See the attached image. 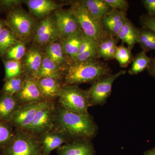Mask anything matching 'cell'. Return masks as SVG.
<instances>
[{
	"mask_svg": "<svg viewBox=\"0 0 155 155\" xmlns=\"http://www.w3.org/2000/svg\"><path fill=\"white\" fill-rule=\"evenodd\" d=\"M147 69L150 75L155 78V58L153 60L151 64Z\"/></svg>",
	"mask_w": 155,
	"mask_h": 155,
	"instance_id": "cell-38",
	"label": "cell"
},
{
	"mask_svg": "<svg viewBox=\"0 0 155 155\" xmlns=\"http://www.w3.org/2000/svg\"><path fill=\"white\" fill-rule=\"evenodd\" d=\"M59 105L62 108L75 113L88 115L90 107L87 92L78 85L62 86L58 95Z\"/></svg>",
	"mask_w": 155,
	"mask_h": 155,
	"instance_id": "cell-6",
	"label": "cell"
},
{
	"mask_svg": "<svg viewBox=\"0 0 155 155\" xmlns=\"http://www.w3.org/2000/svg\"><path fill=\"white\" fill-rule=\"evenodd\" d=\"M140 22L143 28H147L155 33V17L145 15L142 16Z\"/></svg>",
	"mask_w": 155,
	"mask_h": 155,
	"instance_id": "cell-35",
	"label": "cell"
},
{
	"mask_svg": "<svg viewBox=\"0 0 155 155\" xmlns=\"http://www.w3.org/2000/svg\"><path fill=\"white\" fill-rule=\"evenodd\" d=\"M81 2L91 15L101 22L103 17L112 10L105 0H84Z\"/></svg>",
	"mask_w": 155,
	"mask_h": 155,
	"instance_id": "cell-21",
	"label": "cell"
},
{
	"mask_svg": "<svg viewBox=\"0 0 155 155\" xmlns=\"http://www.w3.org/2000/svg\"><path fill=\"white\" fill-rule=\"evenodd\" d=\"M109 72L107 65L97 58L83 62H73L66 71L64 86L77 85L84 83L93 84L107 75Z\"/></svg>",
	"mask_w": 155,
	"mask_h": 155,
	"instance_id": "cell-2",
	"label": "cell"
},
{
	"mask_svg": "<svg viewBox=\"0 0 155 155\" xmlns=\"http://www.w3.org/2000/svg\"><path fill=\"white\" fill-rule=\"evenodd\" d=\"M144 155H155V148L147 150L145 152Z\"/></svg>",
	"mask_w": 155,
	"mask_h": 155,
	"instance_id": "cell-39",
	"label": "cell"
},
{
	"mask_svg": "<svg viewBox=\"0 0 155 155\" xmlns=\"http://www.w3.org/2000/svg\"><path fill=\"white\" fill-rule=\"evenodd\" d=\"M14 127L9 122L0 119V150H2L11 142L14 138Z\"/></svg>",
	"mask_w": 155,
	"mask_h": 155,
	"instance_id": "cell-28",
	"label": "cell"
},
{
	"mask_svg": "<svg viewBox=\"0 0 155 155\" xmlns=\"http://www.w3.org/2000/svg\"><path fill=\"white\" fill-rule=\"evenodd\" d=\"M51 101L45 100L22 104L12 115L9 122L15 129L26 130L38 111Z\"/></svg>",
	"mask_w": 155,
	"mask_h": 155,
	"instance_id": "cell-9",
	"label": "cell"
},
{
	"mask_svg": "<svg viewBox=\"0 0 155 155\" xmlns=\"http://www.w3.org/2000/svg\"><path fill=\"white\" fill-rule=\"evenodd\" d=\"M44 77L52 78L58 80H60L62 77L61 67L46 54L43 56L41 67L36 79Z\"/></svg>",
	"mask_w": 155,
	"mask_h": 155,
	"instance_id": "cell-23",
	"label": "cell"
},
{
	"mask_svg": "<svg viewBox=\"0 0 155 155\" xmlns=\"http://www.w3.org/2000/svg\"><path fill=\"white\" fill-rule=\"evenodd\" d=\"M25 2L31 14L37 18H45L60 7V5L50 0H27Z\"/></svg>",
	"mask_w": 155,
	"mask_h": 155,
	"instance_id": "cell-16",
	"label": "cell"
},
{
	"mask_svg": "<svg viewBox=\"0 0 155 155\" xmlns=\"http://www.w3.org/2000/svg\"><path fill=\"white\" fill-rule=\"evenodd\" d=\"M0 155H42L38 138L26 130L14 129V138Z\"/></svg>",
	"mask_w": 155,
	"mask_h": 155,
	"instance_id": "cell-4",
	"label": "cell"
},
{
	"mask_svg": "<svg viewBox=\"0 0 155 155\" xmlns=\"http://www.w3.org/2000/svg\"><path fill=\"white\" fill-rule=\"evenodd\" d=\"M45 54L60 67L66 62L62 43L54 41L48 45Z\"/></svg>",
	"mask_w": 155,
	"mask_h": 155,
	"instance_id": "cell-26",
	"label": "cell"
},
{
	"mask_svg": "<svg viewBox=\"0 0 155 155\" xmlns=\"http://www.w3.org/2000/svg\"><path fill=\"white\" fill-rule=\"evenodd\" d=\"M54 18L62 40L72 35L82 31L77 20L69 10H56Z\"/></svg>",
	"mask_w": 155,
	"mask_h": 155,
	"instance_id": "cell-11",
	"label": "cell"
},
{
	"mask_svg": "<svg viewBox=\"0 0 155 155\" xmlns=\"http://www.w3.org/2000/svg\"><path fill=\"white\" fill-rule=\"evenodd\" d=\"M142 3L147 11L148 15L155 17V0H143Z\"/></svg>",
	"mask_w": 155,
	"mask_h": 155,
	"instance_id": "cell-36",
	"label": "cell"
},
{
	"mask_svg": "<svg viewBox=\"0 0 155 155\" xmlns=\"http://www.w3.org/2000/svg\"><path fill=\"white\" fill-rule=\"evenodd\" d=\"M25 54V42L19 41L6 53L5 56L8 60L20 61Z\"/></svg>",
	"mask_w": 155,
	"mask_h": 155,
	"instance_id": "cell-33",
	"label": "cell"
},
{
	"mask_svg": "<svg viewBox=\"0 0 155 155\" xmlns=\"http://www.w3.org/2000/svg\"><path fill=\"white\" fill-rule=\"evenodd\" d=\"M33 38L35 42L41 46H47L60 38L54 17L48 16L37 23Z\"/></svg>",
	"mask_w": 155,
	"mask_h": 155,
	"instance_id": "cell-10",
	"label": "cell"
},
{
	"mask_svg": "<svg viewBox=\"0 0 155 155\" xmlns=\"http://www.w3.org/2000/svg\"><path fill=\"white\" fill-rule=\"evenodd\" d=\"M21 3L20 1H1L0 5L5 7L6 8H11L19 5Z\"/></svg>",
	"mask_w": 155,
	"mask_h": 155,
	"instance_id": "cell-37",
	"label": "cell"
},
{
	"mask_svg": "<svg viewBox=\"0 0 155 155\" xmlns=\"http://www.w3.org/2000/svg\"><path fill=\"white\" fill-rule=\"evenodd\" d=\"M56 105L52 101L40 109L26 131L39 138L53 130L55 118Z\"/></svg>",
	"mask_w": 155,
	"mask_h": 155,
	"instance_id": "cell-8",
	"label": "cell"
},
{
	"mask_svg": "<svg viewBox=\"0 0 155 155\" xmlns=\"http://www.w3.org/2000/svg\"><path fill=\"white\" fill-rule=\"evenodd\" d=\"M38 139L42 155H49L54 150L71 141L67 135L54 129L42 134Z\"/></svg>",
	"mask_w": 155,
	"mask_h": 155,
	"instance_id": "cell-13",
	"label": "cell"
},
{
	"mask_svg": "<svg viewBox=\"0 0 155 155\" xmlns=\"http://www.w3.org/2000/svg\"><path fill=\"white\" fill-rule=\"evenodd\" d=\"M139 43L144 51H155V33L147 28L138 29Z\"/></svg>",
	"mask_w": 155,
	"mask_h": 155,
	"instance_id": "cell-27",
	"label": "cell"
},
{
	"mask_svg": "<svg viewBox=\"0 0 155 155\" xmlns=\"http://www.w3.org/2000/svg\"><path fill=\"white\" fill-rule=\"evenodd\" d=\"M152 59L147 55L146 52L142 51L139 53L133 59L131 68L128 73L131 75H137L148 69L152 62Z\"/></svg>",
	"mask_w": 155,
	"mask_h": 155,
	"instance_id": "cell-24",
	"label": "cell"
},
{
	"mask_svg": "<svg viewBox=\"0 0 155 155\" xmlns=\"http://www.w3.org/2000/svg\"><path fill=\"white\" fill-rule=\"evenodd\" d=\"M69 10L77 20L83 33L98 44L109 35L104 30L101 22L91 15L81 1L72 3Z\"/></svg>",
	"mask_w": 155,
	"mask_h": 155,
	"instance_id": "cell-3",
	"label": "cell"
},
{
	"mask_svg": "<svg viewBox=\"0 0 155 155\" xmlns=\"http://www.w3.org/2000/svg\"><path fill=\"white\" fill-rule=\"evenodd\" d=\"M6 25L5 24V21L0 19V33L2 32L4 28L5 27Z\"/></svg>",
	"mask_w": 155,
	"mask_h": 155,
	"instance_id": "cell-40",
	"label": "cell"
},
{
	"mask_svg": "<svg viewBox=\"0 0 155 155\" xmlns=\"http://www.w3.org/2000/svg\"><path fill=\"white\" fill-rule=\"evenodd\" d=\"M90 140H77L63 145L58 149V155H94Z\"/></svg>",
	"mask_w": 155,
	"mask_h": 155,
	"instance_id": "cell-15",
	"label": "cell"
},
{
	"mask_svg": "<svg viewBox=\"0 0 155 155\" xmlns=\"http://www.w3.org/2000/svg\"><path fill=\"white\" fill-rule=\"evenodd\" d=\"M40 90L45 99L52 101L58 97L61 86L60 80L50 77H40L37 78Z\"/></svg>",
	"mask_w": 155,
	"mask_h": 155,
	"instance_id": "cell-17",
	"label": "cell"
},
{
	"mask_svg": "<svg viewBox=\"0 0 155 155\" xmlns=\"http://www.w3.org/2000/svg\"><path fill=\"white\" fill-rule=\"evenodd\" d=\"M126 19L125 12L112 9L103 17L102 25L108 35L116 37Z\"/></svg>",
	"mask_w": 155,
	"mask_h": 155,
	"instance_id": "cell-14",
	"label": "cell"
},
{
	"mask_svg": "<svg viewBox=\"0 0 155 155\" xmlns=\"http://www.w3.org/2000/svg\"><path fill=\"white\" fill-rule=\"evenodd\" d=\"M53 129L67 135L72 141L90 140L97 133V126L90 114L68 110L58 105Z\"/></svg>",
	"mask_w": 155,
	"mask_h": 155,
	"instance_id": "cell-1",
	"label": "cell"
},
{
	"mask_svg": "<svg viewBox=\"0 0 155 155\" xmlns=\"http://www.w3.org/2000/svg\"><path fill=\"white\" fill-rule=\"evenodd\" d=\"M119 39L116 37L108 35L99 44L97 48V54L99 58L104 59L106 54L111 48L116 46Z\"/></svg>",
	"mask_w": 155,
	"mask_h": 155,
	"instance_id": "cell-32",
	"label": "cell"
},
{
	"mask_svg": "<svg viewBox=\"0 0 155 155\" xmlns=\"http://www.w3.org/2000/svg\"><path fill=\"white\" fill-rule=\"evenodd\" d=\"M21 105L15 96L2 94L0 96V119L10 122L12 115Z\"/></svg>",
	"mask_w": 155,
	"mask_h": 155,
	"instance_id": "cell-18",
	"label": "cell"
},
{
	"mask_svg": "<svg viewBox=\"0 0 155 155\" xmlns=\"http://www.w3.org/2000/svg\"><path fill=\"white\" fill-rule=\"evenodd\" d=\"M113 10L125 12L129 7L128 2L126 0H105Z\"/></svg>",
	"mask_w": 155,
	"mask_h": 155,
	"instance_id": "cell-34",
	"label": "cell"
},
{
	"mask_svg": "<svg viewBox=\"0 0 155 155\" xmlns=\"http://www.w3.org/2000/svg\"><path fill=\"white\" fill-rule=\"evenodd\" d=\"M83 36V32L81 31L62 40V48L64 54L69 56L72 61L77 55Z\"/></svg>",
	"mask_w": 155,
	"mask_h": 155,
	"instance_id": "cell-22",
	"label": "cell"
},
{
	"mask_svg": "<svg viewBox=\"0 0 155 155\" xmlns=\"http://www.w3.org/2000/svg\"><path fill=\"white\" fill-rule=\"evenodd\" d=\"M115 59L119 63L120 67H127L132 60V54L130 49L122 45L116 47Z\"/></svg>",
	"mask_w": 155,
	"mask_h": 155,
	"instance_id": "cell-30",
	"label": "cell"
},
{
	"mask_svg": "<svg viewBox=\"0 0 155 155\" xmlns=\"http://www.w3.org/2000/svg\"><path fill=\"white\" fill-rule=\"evenodd\" d=\"M19 41L11 29L5 26L0 33V56H5Z\"/></svg>",
	"mask_w": 155,
	"mask_h": 155,
	"instance_id": "cell-25",
	"label": "cell"
},
{
	"mask_svg": "<svg viewBox=\"0 0 155 155\" xmlns=\"http://www.w3.org/2000/svg\"><path fill=\"white\" fill-rule=\"evenodd\" d=\"M15 97L21 104L46 100L40 90L36 79L26 75L21 91Z\"/></svg>",
	"mask_w": 155,
	"mask_h": 155,
	"instance_id": "cell-12",
	"label": "cell"
},
{
	"mask_svg": "<svg viewBox=\"0 0 155 155\" xmlns=\"http://www.w3.org/2000/svg\"><path fill=\"white\" fill-rule=\"evenodd\" d=\"M5 22L17 39L24 42L33 36L36 24L32 16L22 8L11 10Z\"/></svg>",
	"mask_w": 155,
	"mask_h": 155,
	"instance_id": "cell-5",
	"label": "cell"
},
{
	"mask_svg": "<svg viewBox=\"0 0 155 155\" xmlns=\"http://www.w3.org/2000/svg\"><path fill=\"white\" fill-rule=\"evenodd\" d=\"M126 73L125 70L107 75L98 81L87 91L90 106L103 105L105 104L112 91L114 81L121 75Z\"/></svg>",
	"mask_w": 155,
	"mask_h": 155,
	"instance_id": "cell-7",
	"label": "cell"
},
{
	"mask_svg": "<svg viewBox=\"0 0 155 155\" xmlns=\"http://www.w3.org/2000/svg\"><path fill=\"white\" fill-rule=\"evenodd\" d=\"M116 37L126 43L127 48L131 50L137 43H139L138 29L127 18Z\"/></svg>",
	"mask_w": 155,
	"mask_h": 155,
	"instance_id": "cell-20",
	"label": "cell"
},
{
	"mask_svg": "<svg viewBox=\"0 0 155 155\" xmlns=\"http://www.w3.org/2000/svg\"><path fill=\"white\" fill-rule=\"evenodd\" d=\"M6 81L20 76L22 73V64L20 61L8 60L5 63Z\"/></svg>",
	"mask_w": 155,
	"mask_h": 155,
	"instance_id": "cell-31",
	"label": "cell"
},
{
	"mask_svg": "<svg viewBox=\"0 0 155 155\" xmlns=\"http://www.w3.org/2000/svg\"><path fill=\"white\" fill-rule=\"evenodd\" d=\"M43 55L38 48L33 47L28 50L25 56V69L27 76L36 78L42 62Z\"/></svg>",
	"mask_w": 155,
	"mask_h": 155,
	"instance_id": "cell-19",
	"label": "cell"
},
{
	"mask_svg": "<svg viewBox=\"0 0 155 155\" xmlns=\"http://www.w3.org/2000/svg\"><path fill=\"white\" fill-rule=\"evenodd\" d=\"M24 78H23L20 75L6 81L2 90V94L15 96L21 91Z\"/></svg>",
	"mask_w": 155,
	"mask_h": 155,
	"instance_id": "cell-29",
	"label": "cell"
}]
</instances>
